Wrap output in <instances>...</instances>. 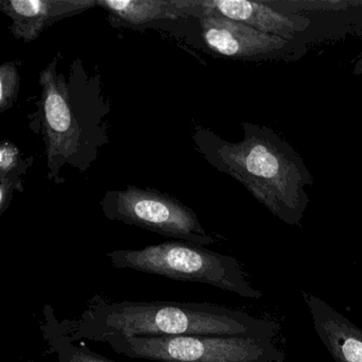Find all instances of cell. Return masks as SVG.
Listing matches in <instances>:
<instances>
[{
  "instance_id": "6da1fadb",
  "label": "cell",
  "mask_w": 362,
  "mask_h": 362,
  "mask_svg": "<svg viewBox=\"0 0 362 362\" xmlns=\"http://www.w3.org/2000/svg\"><path fill=\"white\" fill-rule=\"evenodd\" d=\"M45 323L71 342L111 336H252L274 338L279 324L211 303L107 300L98 296L78 319L59 321L46 306Z\"/></svg>"
},
{
  "instance_id": "7a4b0ae2",
  "label": "cell",
  "mask_w": 362,
  "mask_h": 362,
  "mask_svg": "<svg viewBox=\"0 0 362 362\" xmlns=\"http://www.w3.org/2000/svg\"><path fill=\"white\" fill-rule=\"evenodd\" d=\"M243 139L230 143L203 127L194 128V148L220 173L247 192L284 223L300 226L313 175L294 148L270 127L243 122Z\"/></svg>"
},
{
  "instance_id": "3957f363",
  "label": "cell",
  "mask_w": 362,
  "mask_h": 362,
  "mask_svg": "<svg viewBox=\"0 0 362 362\" xmlns=\"http://www.w3.org/2000/svg\"><path fill=\"white\" fill-rule=\"evenodd\" d=\"M58 57L40 74L42 135L47 177L62 183L64 167L86 173L109 144L107 116L111 112L99 76L88 75L80 59L69 73L58 71Z\"/></svg>"
},
{
  "instance_id": "277c9868",
  "label": "cell",
  "mask_w": 362,
  "mask_h": 362,
  "mask_svg": "<svg viewBox=\"0 0 362 362\" xmlns=\"http://www.w3.org/2000/svg\"><path fill=\"white\" fill-rule=\"evenodd\" d=\"M116 269H131L180 281L206 284L243 298H260L236 258L188 241L171 240L141 250H116L107 254Z\"/></svg>"
},
{
  "instance_id": "5b68a950",
  "label": "cell",
  "mask_w": 362,
  "mask_h": 362,
  "mask_svg": "<svg viewBox=\"0 0 362 362\" xmlns=\"http://www.w3.org/2000/svg\"><path fill=\"white\" fill-rule=\"evenodd\" d=\"M115 353L158 362H284L285 353L267 337H119L103 339Z\"/></svg>"
},
{
  "instance_id": "8992f818",
  "label": "cell",
  "mask_w": 362,
  "mask_h": 362,
  "mask_svg": "<svg viewBox=\"0 0 362 362\" xmlns=\"http://www.w3.org/2000/svg\"><path fill=\"white\" fill-rule=\"evenodd\" d=\"M100 206L105 217L111 221L203 247L216 243L190 207L156 189L128 186L124 189L109 190Z\"/></svg>"
},
{
  "instance_id": "52a82bcc",
  "label": "cell",
  "mask_w": 362,
  "mask_h": 362,
  "mask_svg": "<svg viewBox=\"0 0 362 362\" xmlns=\"http://www.w3.org/2000/svg\"><path fill=\"white\" fill-rule=\"evenodd\" d=\"M199 24L205 45L215 54L233 60H277L296 52L293 41L267 35L223 16H205Z\"/></svg>"
},
{
  "instance_id": "ba28073f",
  "label": "cell",
  "mask_w": 362,
  "mask_h": 362,
  "mask_svg": "<svg viewBox=\"0 0 362 362\" xmlns=\"http://www.w3.org/2000/svg\"><path fill=\"white\" fill-rule=\"evenodd\" d=\"M199 4L200 18L209 16H223L288 41H293L296 35L306 31L311 24L309 18L277 11L274 8L269 7L266 1L199 0Z\"/></svg>"
},
{
  "instance_id": "9c48e42d",
  "label": "cell",
  "mask_w": 362,
  "mask_h": 362,
  "mask_svg": "<svg viewBox=\"0 0 362 362\" xmlns=\"http://www.w3.org/2000/svg\"><path fill=\"white\" fill-rule=\"evenodd\" d=\"M98 6V0H0V11L11 20L16 39L31 43L45 29Z\"/></svg>"
},
{
  "instance_id": "30bf717a",
  "label": "cell",
  "mask_w": 362,
  "mask_h": 362,
  "mask_svg": "<svg viewBox=\"0 0 362 362\" xmlns=\"http://www.w3.org/2000/svg\"><path fill=\"white\" fill-rule=\"evenodd\" d=\"M317 337L336 362H362V329L329 304L302 291Z\"/></svg>"
},
{
  "instance_id": "8fae6325",
  "label": "cell",
  "mask_w": 362,
  "mask_h": 362,
  "mask_svg": "<svg viewBox=\"0 0 362 362\" xmlns=\"http://www.w3.org/2000/svg\"><path fill=\"white\" fill-rule=\"evenodd\" d=\"M116 27L139 29L158 21L198 18L199 0H98Z\"/></svg>"
},
{
  "instance_id": "7c38bea8",
  "label": "cell",
  "mask_w": 362,
  "mask_h": 362,
  "mask_svg": "<svg viewBox=\"0 0 362 362\" xmlns=\"http://www.w3.org/2000/svg\"><path fill=\"white\" fill-rule=\"evenodd\" d=\"M42 330L50 351L56 354L59 362H116L92 351L86 343L71 342L45 322Z\"/></svg>"
},
{
  "instance_id": "4fadbf2b",
  "label": "cell",
  "mask_w": 362,
  "mask_h": 362,
  "mask_svg": "<svg viewBox=\"0 0 362 362\" xmlns=\"http://www.w3.org/2000/svg\"><path fill=\"white\" fill-rule=\"evenodd\" d=\"M20 90V75L14 62H5L0 66V112L13 107Z\"/></svg>"
},
{
  "instance_id": "5bb4252c",
  "label": "cell",
  "mask_w": 362,
  "mask_h": 362,
  "mask_svg": "<svg viewBox=\"0 0 362 362\" xmlns=\"http://www.w3.org/2000/svg\"><path fill=\"white\" fill-rule=\"evenodd\" d=\"M29 165L22 160L20 149L11 141H4L0 146V179L13 173H25Z\"/></svg>"
},
{
  "instance_id": "9a60e30c",
  "label": "cell",
  "mask_w": 362,
  "mask_h": 362,
  "mask_svg": "<svg viewBox=\"0 0 362 362\" xmlns=\"http://www.w3.org/2000/svg\"><path fill=\"white\" fill-rule=\"evenodd\" d=\"M20 173H13L0 179V215H3L13 198V190L24 192Z\"/></svg>"
},
{
  "instance_id": "2e32d148",
  "label": "cell",
  "mask_w": 362,
  "mask_h": 362,
  "mask_svg": "<svg viewBox=\"0 0 362 362\" xmlns=\"http://www.w3.org/2000/svg\"><path fill=\"white\" fill-rule=\"evenodd\" d=\"M354 75L362 76V57L361 59L358 61L357 64H356L355 71H354Z\"/></svg>"
}]
</instances>
